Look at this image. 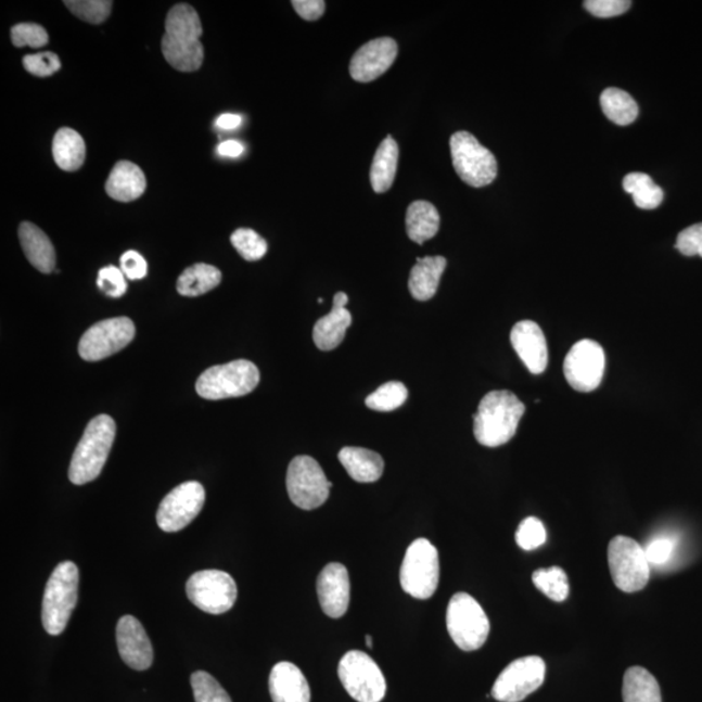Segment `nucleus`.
<instances>
[{
	"instance_id": "c9c22d12",
	"label": "nucleus",
	"mask_w": 702,
	"mask_h": 702,
	"mask_svg": "<svg viewBox=\"0 0 702 702\" xmlns=\"http://www.w3.org/2000/svg\"><path fill=\"white\" fill-rule=\"evenodd\" d=\"M408 397V388L403 383L390 382L367 397L366 405L371 410L390 412L401 408Z\"/></svg>"
},
{
	"instance_id": "6ab92c4d",
	"label": "nucleus",
	"mask_w": 702,
	"mask_h": 702,
	"mask_svg": "<svg viewBox=\"0 0 702 702\" xmlns=\"http://www.w3.org/2000/svg\"><path fill=\"white\" fill-rule=\"evenodd\" d=\"M511 345L528 371L540 375L548 366V345L544 332L535 321L523 320L516 323L510 334Z\"/></svg>"
},
{
	"instance_id": "20e7f679",
	"label": "nucleus",
	"mask_w": 702,
	"mask_h": 702,
	"mask_svg": "<svg viewBox=\"0 0 702 702\" xmlns=\"http://www.w3.org/2000/svg\"><path fill=\"white\" fill-rule=\"evenodd\" d=\"M259 380L258 367L251 360L239 359L227 365L209 367L196 380L195 390L202 398L218 401L248 395L257 388Z\"/></svg>"
},
{
	"instance_id": "a211bd4d",
	"label": "nucleus",
	"mask_w": 702,
	"mask_h": 702,
	"mask_svg": "<svg viewBox=\"0 0 702 702\" xmlns=\"http://www.w3.org/2000/svg\"><path fill=\"white\" fill-rule=\"evenodd\" d=\"M317 589L320 607L328 616L345 615L350 603V579L344 564H327L318 577Z\"/></svg>"
},
{
	"instance_id": "e433bc0d",
	"label": "nucleus",
	"mask_w": 702,
	"mask_h": 702,
	"mask_svg": "<svg viewBox=\"0 0 702 702\" xmlns=\"http://www.w3.org/2000/svg\"><path fill=\"white\" fill-rule=\"evenodd\" d=\"M231 242L242 258L248 261L259 260L265 257L268 245L265 239L248 228H240L231 235Z\"/></svg>"
},
{
	"instance_id": "bb28decb",
	"label": "nucleus",
	"mask_w": 702,
	"mask_h": 702,
	"mask_svg": "<svg viewBox=\"0 0 702 702\" xmlns=\"http://www.w3.org/2000/svg\"><path fill=\"white\" fill-rule=\"evenodd\" d=\"M439 215L437 208L426 201L412 202L406 213V231L409 239L423 245L437 234Z\"/></svg>"
},
{
	"instance_id": "58836bf2",
	"label": "nucleus",
	"mask_w": 702,
	"mask_h": 702,
	"mask_svg": "<svg viewBox=\"0 0 702 702\" xmlns=\"http://www.w3.org/2000/svg\"><path fill=\"white\" fill-rule=\"evenodd\" d=\"M64 4L75 16L90 24L106 22L113 9V2L109 0H69Z\"/></svg>"
},
{
	"instance_id": "412c9836",
	"label": "nucleus",
	"mask_w": 702,
	"mask_h": 702,
	"mask_svg": "<svg viewBox=\"0 0 702 702\" xmlns=\"http://www.w3.org/2000/svg\"><path fill=\"white\" fill-rule=\"evenodd\" d=\"M270 693L273 702H310L311 691L304 673L292 662H279L270 674Z\"/></svg>"
},
{
	"instance_id": "7ed1b4c3",
	"label": "nucleus",
	"mask_w": 702,
	"mask_h": 702,
	"mask_svg": "<svg viewBox=\"0 0 702 702\" xmlns=\"http://www.w3.org/2000/svg\"><path fill=\"white\" fill-rule=\"evenodd\" d=\"M78 567L74 562L59 563L46 586L42 625L46 633L58 636L67 627L78 599Z\"/></svg>"
},
{
	"instance_id": "ddd939ff",
	"label": "nucleus",
	"mask_w": 702,
	"mask_h": 702,
	"mask_svg": "<svg viewBox=\"0 0 702 702\" xmlns=\"http://www.w3.org/2000/svg\"><path fill=\"white\" fill-rule=\"evenodd\" d=\"M546 672V662L537 655L515 660L498 675L492 697L500 702H521L539 690Z\"/></svg>"
},
{
	"instance_id": "f3484780",
	"label": "nucleus",
	"mask_w": 702,
	"mask_h": 702,
	"mask_svg": "<svg viewBox=\"0 0 702 702\" xmlns=\"http://www.w3.org/2000/svg\"><path fill=\"white\" fill-rule=\"evenodd\" d=\"M117 649L120 658L133 671H148L153 665V646L141 622L132 615H124L116 627Z\"/></svg>"
},
{
	"instance_id": "f704fd0d",
	"label": "nucleus",
	"mask_w": 702,
	"mask_h": 702,
	"mask_svg": "<svg viewBox=\"0 0 702 702\" xmlns=\"http://www.w3.org/2000/svg\"><path fill=\"white\" fill-rule=\"evenodd\" d=\"M533 580L537 589L556 602H563L570 595L569 577L561 567L537 570Z\"/></svg>"
},
{
	"instance_id": "dca6fc26",
	"label": "nucleus",
	"mask_w": 702,
	"mask_h": 702,
	"mask_svg": "<svg viewBox=\"0 0 702 702\" xmlns=\"http://www.w3.org/2000/svg\"><path fill=\"white\" fill-rule=\"evenodd\" d=\"M398 44L395 39L383 37L373 39L354 54L349 72L358 82H371L384 75L395 63Z\"/></svg>"
},
{
	"instance_id": "473e14b6",
	"label": "nucleus",
	"mask_w": 702,
	"mask_h": 702,
	"mask_svg": "<svg viewBox=\"0 0 702 702\" xmlns=\"http://www.w3.org/2000/svg\"><path fill=\"white\" fill-rule=\"evenodd\" d=\"M600 102L603 114L616 126H629L638 119V104L626 91L616 88L603 90Z\"/></svg>"
},
{
	"instance_id": "aec40b11",
	"label": "nucleus",
	"mask_w": 702,
	"mask_h": 702,
	"mask_svg": "<svg viewBox=\"0 0 702 702\" xmlns=\"http://www.w3.org/2000/svg\"><path fill=\"white\" fill-rule=\"evenodd\" d=\"M347 302L349 297L344 292L334 295L332 311L315 324L312 339L320 350L331 352L343 343L353 321L352 314L346 308Z\"/></svg>"
},
{
	"instance_id": "79ce46f5",
	"label": "nucleus",
	"mask_w": 702,
	"mask_h": 702,
	"mask_svg": "<svg viewBox=\"0 0 702 702\" xmlns=\"http://www.w3.org/2000/svg\"><path fill=\"white\" fill-rule=\"evenodd\" d=\"M97 285L111 298L123 297L128 289L126 275L123 273L120 268L114 266L102 268L100 273H98Z\"/></svg>"
},
{
	"instance_id": "423d86ee",
	"label": "nucleus",
	"mask_w": 702,
	"mask_h": 702,
	"mask_svg": "<svg viewBox=\"0 0 702 702\" xmlns=\"http://www.w3.org/2000/svg\"><path fill=\"white\" fill-rule=\"evenodd\" d=\"M610 575L623 592L634 593L644 589L651 577V563L646 550L631 537L616 536L609 544Z\"/></svg>"
},
{
	"instance_id": "4468645a",
	"label": "nucleus",
	"mask_w": 702,
	"mask_h": 702,
	"mask_svg": "<svg viewBox=\"0 0 702 702\" xmlns=\"http://www.w3.org/2000/svg\"><path fill=\"white\" fill-rule=\"evenodd\" d=\"M206 492L199 482H187L164 497L156 513L157 526L164 533H179L189 526L205 505Z\"/></svg>"
},
{
	"instance_id": "37998d69",
	"label": "nucleus",
	"mask_w": 702,
	"mask_h": 702,
	"mask_svg": "<svg viewBox=\"0 0 702 702\" xmlns=\"http://www.w3.org/2000/svg\"><path fill=\"white\" fill-rule=\"evenodd\" d=\"M24 67L29 74L37 77H48L56 74L62 64L54 52H39L36 55H26L24 58Z\"/></svg>"
},
{
	"instance_id": "a18cd8bd",
	"label": "nucleus",
	"mask_w": 702,
	"mask_h": 702,
	"mask_svg": "<svg viewBox=\"0 0 702 702\" xmlns=\"http://www.w3.org/2000/svg\"><path fill=\"white\" fill-rule=\"evenodd\" d=\"M677 248L686 257L700 255L702 258V222L688 227L679 233Z\"/></svg>"
},
{
	"instance_id": "5701e85b",
	"label": "nucleus",
	"mask_w": 702,
	"mask_h": 702,
	"mask_svg": "<svg viewBox=\"0 0 702 702\" xmlns=\"http://www.w3.org/2000/svg\"><path fill=\"white\" fill-rule=\"evenodd\" d=\"M146 189V177L137 164L128 161L117 162L109 176L106 192L119 202L139 200Z\"/></svg>"
},
{
	"instance_id": "8fccbe9b",
	"label": "nucleus",
	"mask_w": 702,
	"mask_h": 702,
	"mask_svg": "<svg viewBox=\"0 0 702 702\" xmlns=\"http://www.w3.org/2000/svg\"><path fill=\"white\" fill-rule=\"evenodd\" d=\"M245 146L239 141L228 140L218 146V154L227 157H239L244 154Z\"/></svg>"
},
{
	"instance_id": "a19ab883",
	"label": "nucleus",
	"mask_w": 702,
	"mask_h": 702,
	"mask_svg": "<svg viewBox=\"0 0 702 702\" xmlns=\"http://www.w3.org/2000/svg\"><path fill=\"white\" fill-rule=\"evenodd\" d=\"M12 43L16 48L30 46L31 49H41L49 43L48 31L38 24H17L11 29Z\"/></svg>"
},
{
	"instance_id": "cd10ccee",
	"label": "nucleus",
	"mask_w": 702,
	"mask_h": 702,
	"mask_svg": "<svg viewBox=\"0 0 702 702\" xmlns=\"http://www.w3.org/2000/svg\"><path fill=\"white\" fill-rule=\"evenodd\" d=\"M52 155L59 168L65 173H75L85 162L87 146L76 130L62 128L58 130L52 142Z\"/></svg>"
},
{
	"instance_id": "de8ad7c7",
	"label": "nucleus",
	"mask_w": 702,
	"mask_h": 702,
	"mask_svg": "<svg viewBox=\"0 0 702 702\" xmlns=\"http://www.w3.org/2000/svg\"><path fill=\"white\" fill-rule=\"evenodd\" d=\"M675 543L668 537H661L648 544L646 550L647 560L651 564H665L672 559Z\"/></svg>"
},
{
	"instance_id": "4c0bfd02",
	"label": "nucleus",
	"mask_w": 702,
	"mask_h": 702,
	"mask_svg": "<svg viewBox=\"0 0 702 702\" xmlns=\"http://www.w3.org/2000/svg\"><path fill=\"white\" fill-rule=\"evenodd\" d=\"M195 702H232L229 694L213 675L195 672L190 678Z\"/></svg>"
},
{
	"instance_id": "6e6552de",
	"label": "nucleus",
	"mask_w": 702,
	"mask_h": 702,
	"mask_svg": "<svg viewBox=\"0 0 702 702\" xmlns=\"http://www.w3.org/2000/svg\"><path fill=\"white\" fill-rule=\"evenodd\" d=\"M450 151L452 166L468 186L483 188L495 181L498 170L496 157L474 136L464 130L452 135Z\"/></svg>"
},
{
	"instance_id": "49530a36",
	"label": "nucleus",
	"mask_w": 702,
	"mask_h": 702,
	"mask_svg": "<svg viewBox=\"0 0 702 702\" xmlns=\"http://www.w3.org/2000/svg\"><path fill=\"white\" fill-rule=\"evenodd\" d=\"M120 270L129 280H141L146 278L148 264L141 254L129 251L122 255Z\"/></svg>"
},
{
	"instance_id": "1a4fd4ad",
	"label": "nucleus",
	"mask_w": 702,
	"mask_h": 702,
	"mask_svg": "<svg viewBox=\"0 0 702 702\" xmlns=\"http://www.w3.org/2000/svg\"><path fill=\"white\" fill-rule=\"evenodd\" d=\"M339 677L346 692L358 702H380L385 698L384 675L369 654L347 652L340 661Z\"/></svg>"
},
{
	"instance_id": "603ef678",
	"label": "nucleus",
	"mask_w": 702,
	"mask_h": 702,
	"mask_svg": "<svg viewBox=\"0 0 702 702\" xmlns=\"http://www.w3.org/2000/svg\"><path fill=\"white\" fill-rule=\"evenodd\" d=\"M366 646H367V648L372 649V647H373V640H372V636H371V635H367V636H366Z\"/></svg>"
},
{
	"instance_id": "0eeeda50",
	"label": "nucleus",
	"mask_w": 702,
	"mask_h": 702,
	"mask_svg": "<svg viewBox=\"0 0 702 702\" xmlns=\"http://www.w3.org/2000/svg\"><path fill=\"white\" fill-rule=\"evenodd\" d=\"M406 593L417 600H429L435 595L439 580V559L435 546L426 539H418L406 550L399 573Z\"/></svg>"
},
{
	"instance_id": "39448f33",
	"label": "nucleus",
	"mask_w": 702,
	"mask_h": 702,
	"mask_svg": "<svg viewBox=\"0 0 702 702\" xmlns=\"http://www.w3.org/2000/svg\"><path fill=\"white\" fill-rule=\"evenodd\" d=\"M446 627L452 641L464 652H474L487 641L490 623L481 603L461 592L451 597L446 612Z\"/></svg>"
},
{
	"instance_id": "7c9ffc66",
	"label": "nucleus",
	"mask_w": 702,
	"mask_h": 702,
	"mask_svg": "<svg viewBox=\"0 0 702 702\" xmlns=\"http://www.w3.org/2000/svg\"><path fill=\"white\" fill-rule=\"evenodd\" d=\"M162 51L169 65L180 72L199 71L205 58L201 41L181 42L166 35L162 38Z\"/></svg>"
},
{
	"instance_id": "3c124183",
	"label": "nucleus",
	"mask_w": 702,
	"mask_h": 702,
	"mask_svg": "<svg viewBox=\"0 0 702 702\" xmlns=\"http://www.w3.org/2000/svg\"><path fill=\"white\" fill-rule=\"evenodd\" d=\"M242 117L235 114H225L216 120V127L222 130H233L241 126Z\"/></svg>"
},
{
	"instance_id": "4be33fe9",
	"label": "nucleus",
	"mask_w": 702,
	"mask_h": 702,
	"mask_svg": "<svg viewBox=\"0 0 702 702\" xmlns=\"http://www.w3.org/2000/svg\"><path fill=\"white\" fill-rule=\"evenodd\" d=\"M18 239L25 257L33 267L42 273L55 270L56 253L48 234L31 222L24 221L18 228Z\"/></svg>"
},
{
	"instance_id": "2f4dec72",
	"label": "nucleus",
	"mask_w": 702,
	"mask_h": 702,
	"mask_svg": "<svg viewBox=\"0 0 702 702\" xmlns=\"http://www.w3.org/2000/svg\"><path fill=\"white\" fill-rule=\"evenodd\" d=\"M218 268L205 264L190 266L177 280V292L183 297H199L213 291L221 282Z\"/></svg>"
},
{
	"instance_id": "a878e982",
	"label": "nucleus",
	"mask_w": 702,
	"mask_h": 702,
	"mask_svg": "<svg viewBox=\"0 0 702 702\" xmlns=\"http://www.w3.org/2000/svg\"><path fill=\"white\" fill-rule=\"evenodd\" d=\"M399 149L392 136L380 143L375 156H373L370 180L375 193L388 192L395 182L397 174Z\"/></svg>"
},
{
	"instance_id": "f257e3e1",
	"label": "nucleus",
	"mask_w": 702,
	"mask_h": 702,
	"mask_svg": "<svg viewBox=\"0 0 702 702\" xmlns=\"http://www.w3.org/2000/svg\"><path fill=\"white\" fill-rule=\"evenodd\" d=\"M526 411L513 392L494 391L485 396L474 416V435L478 444L497 448L515 436Z\"/></svg>"
},
{
	"instance_id": "72a5a7b5",
	"label": "nucleus",
	"mask_w": 702,
	"mask_h": 702,
	"mask_svg": "<svg viewBox=\"0 0 702 702\" xmlns=\"http://www.w3.org/2000/svg\"><path fill=\"white\" fill-rule=\"evenodd\" d=\"M623 189L633 195L635 205L642 209L658 208L665 196L664 190L655 186L651 176L640 173L627 175Z\"/></svg>"
},
{
	"instance_id": "f03ea898",
	"label": "nucleus",
	"mask_w": 702,
	"mask_h": 702,
	"mask_svg": "<svg viewBox=\"0 0 702 702\" xmlns=\"http://www.w3.org/2000/svg\"><path fill=\"white\" fill-rule=\"evenodd\" d=\"M115 436L116 424L113 418L102 414L91 419L72 457L68 472L72 483L84 485L101 475Z\"/></svg>"
},
{
	"instance_id": "2eb2a0df",
	"label": "nucleus",
	"mask_w": 702,
	"mask_h": 702,
	"mask_svg": "<svg viewBox=\"0 0 702 702\" xmlns=\"http://www.w3.org/2000/svg\"><path fill=\"white\" fill-rule=\"evenodd\" d=\"M564 378L577 392L599 388L605 372V352L593 340H582L567 354L563 363Z\"/></svg>"
},
{
	"instance_id": "393cba45",
	"label": "nucleus",
	"mask_w": 702,
	"mask_h": 702,
	"mask_svg": "<svg viewBox=\"0 0 702 702\" xmlns=\"http://www.w3.org/2000/svg\"><path fill=\"white\" fill-rule=\"evenodd\" d=\"M445 268L444 257L418 258L409 279V291L412 297L417 301H429L435 297Z\"/></svg>"
},
{
	"instance_id": "09e8293b",
	"label": "nucleus",
	"mask_w": 702,
	"mask_h": 702,
	"mask_svg": "<svg viewBox=\"0 0 702 702\" xmlns=\"http://www.w3.org/2000/svg\"><path fill=\"white\" fill-rule=\"evenodd\" d=\"M292 4L298 15L307 22H315L324 15L326 2L323 0H293Z\"/></svg>"
},
{
	"instance_id": "c756f323",
	"label": "nucleus",
	"mask_w": 702,
	"mask_h": 702,
	"mask_svg": "<svg viewBox=\"0 0 702 702\" xmlns=\"http://www.w3.org/2000/svg\"><path fill=\"white\" fill-rule=\"evenodd\" d=\"M623 701L625 702H662L658 679L644 667H629L623 678Z\"/></svg>"
},
{
	"instance_id": "ea45409f",
	"label": "nucleus",
	"mask_w": 702,
	"mask_h": 702,
	"mask_svg": "<svg viewBox=\"0 0 702 702\" xmlns=\"http://www.w3.org/2000/svg\"><path fill=\"white\" fill-rule=\"evenodd\" d=\"M515 540L523 550H535L546 544L547 529L540 520L528 516L518 527Z\"/></svg>"
},
{
	"instance_id": "c85d7f7f",
	"label": "nucleus",
	"mask_w": 702,
	"mask_h": 702,
	"mask_svg": "<svg viewBox=\"0 0 702 702\" xmlns=\"http://www.w3.org/2000/svg\"><path fill=\"white\" fill-rule=\"evenodd\" d=\"M164 35L181 42H200L203 28L199 13L187 3L176 4L166 18Z\"/></svg>"
},
{
	"instance_id": "c03bdc74",
	"label": "nucleus",
	"mask_w": 702,
	"mask_h": 702,
	"mask_svg": "<svg viewBox=\"0 0 702 702\" xmlns=\"http://www.w3.org/2000/svg\"><path fill=\"white\" fill-rule=\"evenodd\" d=\"M631 4L628 0H587L584 2V7L589 13L601 18L623 15Z\"/></svg>"
},
{
	"instance_id": "f8f14e48",
	"label": "nucleus",
	"mask_w": 702,
	"mask_h": 702,
	"mask_svg": "<svg viewBox=\"0 0 702 702\" xmlns=\"http://www.w3.org/2000/svg\"><path fill=\"white\" fill-rule=\"evenodd\" d=\"M136 327L126 317L104 319L91 326L78 344V353L88 362H98L114 356L132 343Z\"/></svg>"
},
{
	"instance_id": "9d476101",
	"label": "nucleus",
	"mask_w": 702,
	"mask_h": 702,
	"mask_svg": "<svg viewBox=\"0 0 702 702\" xmlns=\"http://www.w3.org/2000/svg\"><path fill=\"white\" fill-rule=\"evenodd\" d=\"M332 485L323 469L311 457L298 456L289 464L288 494L295 507L302 510L320 508L330 497Z\"/></svg>"
},
{
	"instance_id": "9b49d317",
	"label": "nucleus",
	"mask_w": 702,
	"mask_h": 702,
	"mask_svg": "<svg viewBox=\"0 0 702 702\" xmlns=\"http://www.w3.org/2000/svg\"><path fill=\"white\" fill-rule=\"evenodd\" d=\"M187 595L202 612L225 614L238 600V584L226 571L202 570L189 577Z\"/></svg>"
},
{
	"instance_id": "b1692460",
	"label": "nucleus",
	"mask_w": 702,
	"mask_h": 702,
	"mask_svg": "<svg viewBox=\"0 0 702 702\" xmlns=\"http://www.w3.org/2000/svg\"><path fill=\"white\" fill-rule=\"evenodd\" d=\"M339 459L358 483H375L383 476L384 459L376 451L347 446L339 452Z\"/></svg>"
}]
</instances>
